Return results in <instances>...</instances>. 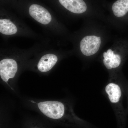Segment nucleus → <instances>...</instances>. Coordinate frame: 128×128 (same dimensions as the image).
<instances>
[{
  "instance_id": "obj_6",
  "label": "nucleus",
  "mask_w": 128,
  "mask_h": 128,
  "mask_svg": "<svg viewBox=\"0 0 128 128\" xmlns=\"http://www.w3.org/2000/svg\"><path fill=\"white\" fill-rule=\"evenodd\" d=\"M103 56L104 58V64L108 70L117 68L121 64V58L120 56L114 54L113 51L110 49H109L107 52L104 53Z\"/></svg>"
},
{
  "instance_id": "obj_3",
  "label": "nucleus",
  "mask_w": 128,
  "mask_h": 128,
  "mask_svg": "<svg viewBox=\"0 0 128 128\" xmlns=\"http://www.w3.org/2000/svg\"><path fill=\"white\" fill-rule=\"evenodd\" d=\"M30 16L40 23L47 25L50 23L52 17L48 10L40 5L32 4L29 8Z\"/></svg>"
},
{
  "instance_id": "obj_10",
  "label": "nucleus",
  "mask_w": 128,
  "mask_h": 128,
  "mask_svg": "<svg viewBox=\"0 0 128 128\" xmlns=\"http://www.w3.org/2000/svg\"></svg>"
},
{
  "instance_id": "obj_9",
  "label": "nucleus",
  "mask_w": 128,
  "mask_h": 128,
  "mask_svg": "<svg viewBox=\"0 0 128 128\" xmlns=\"http://www.w3.org/2000/svg\"><path fill=\"white\" fill-rule=\"evenodd\" d=\"M16 25L8 19L0 20V32L6 35H12L17 32Z\"/></svg>"
},
{
  "instance_id": "obj_8",
  "label": "nucleus",
  "mask_w": 128,
  "mask_h": 128,
  "mask_svg": "<svg viewBox=\"0 0 128 128\" xmlns=\"http://www.w3.org/2000/svg\"><path fill=\"white\" fill-rule=\"evenodd\" d=\"M112 9L114 16H123L128 12V0H118L114 3Z\"/></svg>"
},
{
  "instance_id": "obj_1",
  "label": "nucleus",
  "mask_w": 128,
  "mask_h": 128,
  "mask_svg": "<svg viewBox=\"0 0 128 128\" xmlns=\"http://www.w3.org/2000/svg\"><path fill=\"white\" fill-rule=\"evenodd\" d=\"M18 70L17 63L15 60L6 58L0 62V76L4 82L8 84L10 80L16 76Z\"/></svg>"
},
{
  "instance_id": "obj_5",
  "label": "nucleus",
  "mask_w": 128,
  "mask_h": 128,
  "mask_svg": "<svg viewBox=\"0 0 128 128\" xmlns=\"http://www.w3.org/2000/svg\"><path fill=\"white\" fill-rule=\"evenodd\" d=\"M58 60V58L55 54H48L42 56L38 62V68L41 72L50 71L54 66Z\"/></svg>"
},
{
  "instance_id": "obj_4",
  "label": "nucleus",
  "mask_w": 128,
  "mask_h": 128,
  "mask_svg": "<svg viewBox=\"0 0 128 128\" xmlns=\"http://www.w3.org/2000/svg\"><path fill=\"white\" fill-rule=\"evenodd\" d=\"M60 4L70 12L81 14L86 11L87 6L83 0H59Z\"/></svg>"
},
{
  "instance_id": "obj_2",
  "label": "nucleus",
  "mask_w": 128,
  "mask_h": 128,
  "mask_svg": "<svg viewBox=\"0 0 128 128\" xmlns=\"http://www.w3.org/2000/svg\"><path fill=\"white\" fill-rule=\"evenodd\" d=\"M101 44V38L96 36L84 37L80 42L82 52L86 56H90L98 51Z\"/></svg>"
},
{
  "instance_id": "obj_7",
  "label": "nucleus",
  "mask_w": 128,
  "mask_h": 128,
  "mask_svg": "<svg viewBox=\"0 0 128 128\" xmlns=\"http://www.w3.org/2000/svg\"><path fill=\"white\" fill-rule=\"evenodd\" d=\"M105 91L108 94V98L112 103L119 102L122 94L119 86L114 83H109L106 86Z\"/></svg>"
}]
</instances>
